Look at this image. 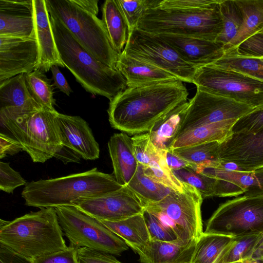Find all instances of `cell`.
Instances as JSON below:
<instances>
[{
	"label": "cell",
	"instance_id": "6da1fadb",
	"mask_svg": "<svg viewBox=\"0 0 263 263\" xmlns=\"http://www.w3.org/2000/svg\"><path fill=\"white\" fill-rule=\"evenodd\" d=\"M188 91L180 80L127 87L110 100L112 127L130 135L148 132L168 112L187 101Z\"/></svg>",
	"mask_w": 263,
	"mask_h": 263
},
{
	"label": "cell",
	"instance_id": "7a4b0ae2",
	"mask_svg": "<svg viewBox=\"0 0 263 263\" xmlns=\"http://www.w3.org/2000/svg\"><path fill=\"white\" fill-rule=\"evenodd\" d=\"M49 18L61 59L86 91L111 100L127 87L125 78L118 69L89 52L59 19L50 14Z\"/></svg>",
	"mask_w": 263,
	"mask_h": 263
},
{
	"label": "cell",
	"instance_id": "3957f363",
	"mask_svg": "<svg viewBox=\"0 0 263 263\" xmlns=\"http://www.w3.org/2000/svg\"><path fill=\"white\" fill-rule=\"evenodd\" d=\"M56 211L41 208L12 221L0 220V245L32 262L67 248Z\"/></svg>",
	"mask_w": 263,
	"mask_h": 263
},
{
	"label": "cell",
	"instance_id": "277c9868",
	"mask_svg": "<svg viewBox=\"0 0 263 263\" xmlns=\"http://www.w3.org/2000/svg\"><path fill=\"white\" fill-rule=\"evenodd\" d=\"M122 186L114 175L93 168L66 176L32 181L22 192L25 205L41 208L74 205L80 200L102 196Z\"/></svg>",
	"mask_w": 263,
	"mask_h": 263
},
{
	"label": "cell",
	"instance_id": "5b68a950",
	"mask_svg": "<svg viewBox=\"0 0 263 263\" xmlns=\"http://www.w3.org/2000/svg\"><path fill=\"white\" fill-rule=\"evenodd\" d=\"M58 112L45 108L23 110L0 108L2 127L21 144L34 162L44 163L63 146Z\"/></svg>",
	"mask_w": 263,
	"mask_h": 263
},
{
	"label": "cell",
	"instance_id": "8992f818",
	"mask_svg": "<svg viewBox=\"0 0 263 263\" xmlns=\"http://www.w3.org/2000/svg\"><path fill=\"white\" fill-rule=\"evenodd\" d=\"M219 2L206 9L163 8L148 9L136 29L158 35L173 34L216 41L223 29Z\"/></svg>",
	"mask_w": 263,
	"mask_h": 263
},
{
	"label": "cell",
	"instance_id": "52a82bcc",
	"mask_svg": "<svg viewBox=\"0 0 263 263\" xmlns=\"http://www.w3.org/2000/svg\"><path fill=\"white\" fill-rule=\"evenodd\" d=\"M45 2L49 14L59 19L84 48L102 63L117 69L120 54L114 48L102 20L71 0Z\"/></svg>",
	"mask_w": 263,
	"mask_h": 263
},
{
	"label": "cell",
	"instance_id": "ba28073f",
	"mask_svg": "<svg viewBox=\"0 0 263 263\" xmlns=\"http://www.w3.org/2000/svg\"><path fill=\"white\" fill-rule=\"evenodd\" d=\"M182 183V192L173 191L162 200L143 206L170 229L179 240L190 243L197 241L204 232L201 212L203 198L195 187Z\"/></svg>",
	"mask_w": 263,
	"mask_h": 263
},
{
	"label": "cell",
	"instance_id": "9c48e42d",
	"mask_svg": "<svg viewBox=\"0 0 263 263\" xmlns=\"http://www.w3.org/2000/svg\"><path fill=\"white\" fill-rule=\"evenodd\" d=\"M64 235L78 248L120 255L128 246L101 221L74 205L54 208Z\"/></svg>",
	"mask_w": 263,
	"mask_h": 263
},
{
	"label": "cell",
	"instance_id": "30bf717a",
	"mask_svg": "<svg viewBox=\"0 0 263 263\" xmlns=\"http://www.w3.org/2000/svg\"><path fill=\"white\" fill-rule=\"evenodd\" d=\"M193 83L197 89L246 104L263 108V82L235 70L213 65L197 69Z\"/></svg>",
	"mask_w": 263,
	"mask_h": 263
},
{
	"label": "cell",
	"instance_id": "8fae6325",
	"mask_svg": "<svg viewBox=\"0 0 263 263\" xmlns=\"http://www.w3.org/2000/svg\"><path fill=\"white\" fill-rule=\"evenodd\" d=\"M204 233L233 237L263 234V195H244L222 203L207 221Z\"/></svg>",
	"mask_w": 263,
	"mask_h": 263
},
{
	"label": "cell",
	"instance_id": "7c38bea8",
	"mask_svg": "<svg viewBox=\"0 0 263 263\" xmlns=\"http://www.w3.org/2000/svg\"><path fill=\"white\" fill-rule=\"evenodd\" d=\"M122 52L164 70L182 82H193L197 69L157 35L135 29L129 33Z\"/></svg>",
	"mask_w": 263,
	"mask_h": 263
},
{
	"label": "cell",
	"instance_id": "4fadbf2b",
	"mask_svg": "<svg viewBox=\"0 0 263 263\" xmlns=\"http://www.w3.org/2000/svg\"><path fill=\"white\" fill-rule=\"evenodd\" d=\"M255 109L246 104L197 88L195 96L189 102L177 135L199 126L231 119L238 120Z\"/></svg>",
	"mask_w": 263,
	"mask_h": 263
},
{
	"label": "cell",
	"instance_id": "5bb4252c",
	"mask_svg": "<svg viewBox=\"0 0 263 263\" xmlns=\"http://www.w3.org/2000/svg\"><path fill=\"white\" fill-rule=\"evenodd\" d=\"M74 206L99 220L110 221L121 220L144 211L141 200L127 185L102 196L80 200Z\"/></svg>",
	"mask_w": 263,
	"mask_h": 263
},
{
	"label": "cell",
	"instance_id": "9a60e30c",
	"mask_svg": "<svg viewBox=\"0 0 263 263\" xmlns=\"http://www.w3.org/2000/svg\"><path fill=\"white\" fill-rule=\"evenodd\" d=\"M39 60L35 36H0V82L36 70Z\"/></svg>",
	"mask_w": 263,
	"mask_h": 263
},
{
	"label": "cell",
	"instance_id": "2e32d148",
	"mask_svg": "<svg viewBox=\"0 0 263 263\" xmlns=\"http://www.w3.org/2000/svg\"><path fill=\"white\" fill-rule=\"evenodd\" d=\"M221 162L236 163L245 171L263 168V128L250 134H233L219 147Z\"/></svg>",
	"mask_w": 263,
	"mask_h": 263
},
{
	"label": "cell",
	"instance_id": "e0dca14e",
	"mask_svg": "<svg viewBox=\"0 0 263 263\" xmlns=\"http://www.w3.org/2000/svg\"><path fill=\"white\" fill-rule=\"evenodd\" d=\"M157 35L173 47L183 60L196 69L213 64L224 53L223 44L217 41L173 34Z\"/></svg>",
	"mask_w": 263,
	"mask_h": 263
},
{
	"label": "cell",
	"instance_id": "ac0fdd59",
	"mask_svg": "<svg viewBox=\"0 0 263 263\" xmlns=\"http://www.w3.org/2000/svg\"><path fill=\"white\" fill-rule=\"evenodd\" d=\"M32 4L34 34L39 52L36 70L45 72L53 65L64 67L55 42L45 0H32Z\"/></svg>",
	"mask_w": 263,
	"mask_h": 263
},
{
	"label": "cell",
	"instance_id": "d6986e66",
	"mask_svg": "<svg viewBox=\"0 0 263 263\" xmlns=\"http://www.w3.org/2000/svg\"><path fill=\"white\" fill-rule=\"evenodd\" d=\"M58 118L63 144L85 160H94L100 156L99 145L88 123L79 116L58 112Z\"/></svg>",
	"mask_w": 263,
	"mask_h": 263
},
{
	"label": "cell",
	"instance_id": "ffe728a7",
	"mask_svg": "<svg viewBox=\"0 0 263 263\" xmlns=\"http://www.w3.org/2000/svg\"><path fill=\"white\" fill-rule=\"evenodd\" d=\"M32 0H0V36H34Z\"/></svg>",
	"mask_w": 263,
	"mask_h": 263
},
{
	"label": "cell",
	"instance_id": "44dd1931",
	"mask_svg": "<svg viewBox=\"0 0 263 263\" xmlns=\"http://www.w3.org/2000/svg\"><path fill=\"white\" fill-rule=\"evenodd\" d=\"M116 68L125 78L127 87L179 80L164 70L123 52L119 57Z\"/></svg>",
	"mask_w": 263,
	"mask_h": 263
},
{
	"label": "cell",
	"instance_id": "7402d4cb",
	"mask_svg": "<svg viewBox=\"0 0 263 263\" xmlns=\"http://www.w3.org/2000/svg\"><path fill=\"white\" fill-rule=\"evenodd\" d=\"M114 176L121 186L127 185L138 168L132 138L125 133L114 134L108 142Z\"/></svg>",
	"mask_w": 263,
	"mask_h": 263
},
{
	"label": "cell",
	"instance_id": "603a6c76",
	"mask_svg": "<svg viewBox=\"0 0 263 263\" xmlns=\"http://www.w3.org/2000/svg\"><path fill=\"white\" fill-rule=\"evenodd\" d=\"M197 241L185 243L151 240L140 253V263H191Z\"/></svg>",
	"mask_w": 263,
	"mask_h": 263
},
{
	"label": "cell",
	"instance_id": "cb8c5ba5",
	"mask_svg": "<svg viewBox=\"0 0 263 263\" xmlns=\"http://www.w3.org/2000/svg\"><path fill=\"white\" fill-rule=\"evenodd\" d=\"M237 120L231 119L190 129L177 135L167 149L191 146L204 143H222L232 135V127Z\"/></svg>",
	"mask_w": 263,
	"mask_h": 263
},
{
	"label": "cell",
	"instance_id": "d4e9b609",
	"mask_svg": "<svg viewBox=\"0 0 263 263\" xmlns=\"http://www.w3.org/2000/svg\"><path fill=\"white\" fill-rule=\"evenodd\" d=\"M100 221L138 255L151 240L143 213L119 221Z\"/></svg>",
	"mask_w": 263,
	"mask_h": 263
},
{
	"label": "cell",
	"instance_id": "484cf974",
	"mask_svg": "<svg viewBox=\"0 0 263 263\" xmlns=\"http://www.w3.org/2000/svg\"><path fill=\"white\" fill-rule=\"evenodd\" d=\"M189 102L183 101L158 121L148 132L152 143L166 150L177 135L185 115Z\"/></svg>",
	"mask_w": 263,
	"mask_h": 263
},
{
	"label": "cell",
	"instance_id": "4316f807",
	"mask_svg": "<svg viewBox=\"0 0 263 263\" xmlns=\"http://www.w3.org/2000/svg\"><path fill=\"white\" fill-rule=\"evenodd\" d=\"M14 108L23 110L42 108L29 92L24 73L0 82V108Z\"/></svg>",
	"mask_w": 263,
	"mask_h": 263
},
{
	"label": "cell",
	"instance_id": "83f0119b",
	"mask_svg": "<svg viewBox=\"0 0 263 263\" xmlns=\"http://www.w3.org/2000/svg\"><path fill=\"white\" fill-rule=\"evenodd\" d=\"M102 20L111 43L119 54L123 51L129 36L126 18L117 0H106L102 8Z\"/></svg>",
	"mask_w": 263,
	"mask_h": 263
},
{
	"label": "cell",
	"instance_id": "f1b7e54d",
	"mask_svg": "<svg viewBox=\"0 0 263 263\" xmlns=\"http://www.w3.org/2000/svg\"><path fill=\"white\" fill-rule=\"evenodd\" d=\"M196 170L215 179L235 182L244 190L245 195H263V168L251 171H230L213 167L196 168Z\"/></svg>",
	"mask_w": 263,
	"mask_h": 263
},
{
	"label": "cell",
	"instance_id": "f546056e",
	"mask_svg": "<svg viewBox=\"0 0 263 263\" xmlns=\"http://www.w3.org/2000/svg\"><path fill=\"white\" fill-rule=\"evenodd\" d=\"M243 14V22L235 38L224 47V52L236 48L252 35L263 30V0H236Z\"/></svg>",
	"mask_w": 263,
	"mask_h": 263
},
{
	"label": "cell",
	"instance_id": "4dcf8cb0",
	"mask_svg": "<svg viewBox=\"0 0 263 263\" xmlns=\"http://www.w3.org/2000/svg\"><path fill=\"white\" fill-rule=\"evenodd\" d=\"M233 239L229 235L203 232L196 242L191 263H217Z\"/></svg>",
	"mask_w": 263,
	"mask_h": 263
},
{
	"label": "cell",
	"instance_id": "1f68e13d",
	"mask_svg": "<svg viewBox=\"0 0 263 263\" xmlns=\"http://www.w3.org/2000/svg\"><path fill=\"white\" fill-rule=\"evenodd\" d=\"M143 169L148 177L174 191L181 193L184 191L183 183L177 178L167 164L166 150L158 148L153 144L149 162Z\"/></svg>",
	"mask_w": 263,
	"mask_h": 263
},
{
	"label": "cell",
	"instance_id": "d6a6232c",
	"mask_svg": "<svg viewBox=\"0 0 263 263\" xmlns=\"http://www.w3.org/2000/svg\"><path fill=\"white\" fill-rule=\"evenodd\" d=\"M127 185L139 198L143 205L159 202L173 191L148 177L143 166L139 163L136 172Z\"/></svg>",
	"mask_w": 263,
	"mask_h": 263
},
{
	"label": "cell",
	"instance_id": "836d02e7",
	"mask_svg": "<svg viewBox=\"0 0 263 263\" xmlns=\"http://www.w3.org/2000/svg\"><path fill=\"white\" fill-rule=\"evenodd\" d=\"M220 144L218 142H211L170 151L196 165V168H218L221 162L218 153Z\"/></svg>",
	"mask_w": 263,
	"mask_h": 263
},
{
	"label": "cell",
	"instance_id": "e575fe53",
	"mask_svg": "<svg viewBox=\"0 0 263 263\" xmlns=\"http://www.w3.org/2000/svg\"><path fill=\"white\" fill-rule=\"evenodd\" d=\"M220 9L223 29L216 41L224 47L236 36L243 22V14L236 0H220Z\"/></svg>",
	"mask_w": 263,
	"mask_h": 263
},
{
	"label": "cell",
	"instance_id": "d590c367",
	"mask_svg": "<svg viewBox=\"0 0 263 263\" xmlns=\"http://www.w3.org/2000/svg\"><path fill=\"white\" fill-rule=\"evenodd\" d=\"M27 87L35 101L42 108L55 110V100L51 80L39 70L24 73Z\"/></svg>",
	"mask_w": 263,
	"mask_h": 263
},
{
	"label": "cell",
	"instance_id": "8d00e7d4",
	"mask_svg": "<svg viewBox=\"0 0 263 263\" xmlns=\"http://www.w3.org/2000/svg\"><path fill=\"white\" fill-rule=\"evenodd\" d=\"M263 240V234L234 237L217 263H234L253 257Z\"/></svg>",
	"mask_w": 263,
	"mask_h": 263
},
{
	"label": "cell",
	"instance_id": "74e56055",
	"mask_svg": "<svg viewBox=\"0 0 263 263\" xmlns=\"http://www.w3.org/2000/svg\"><path fill=\"white\" fill-rule=\"evenodd\" d=\"M210 65L239 71L263 82V58L245 57L226 52Z\"/></svg>",
	"mask_w": 263,
	"mask_h": 263
},
{
	"label": "cell",
	"instance_id": "f35d334b",
	"mask_svg": "<svg viewBox=\"0 0 263 263\" xmlns=\"http://www.w3.org/2000/svg\"><path fill=\"white\" fill-rule=\"evenodd\" d=\"M174 175L181 182L195 187L203 198L214 196L216 179L209 177L191 167L172 171Z\"/></svg>",
	"mask_w": 263,
	"mask_h": 263
},
{
	"label": "cell",
	"instance_id": "ab89813d",
	"mask_svg": "<svg viewBox=\"0 0 263 263\" xmlns=\"http://www.w3.org/2000/svg\"><path fill=\"white\" fill-rule=\"evenodd\" d=\"M126 18L129 33L136 29L140 18L151 8L157 6L160 0H117Z\"/></svg>",
	"mask_w": 263,
	"mask_h": 263
},
{
	"label": "cell",
	"instance_id": "60d3db41",
	"mask_svg": "<svg viewBox=\"0 0 263 263\" xmlns=\"http://www.w3.org/2000/svg\"><path fill=\"white\" fill-rule=\"evenodd\" d=\"M143 216L151 240L166 242L179 240L174 232L154 215L144 210Z\"/></svg>",
	"mask_w": 263,
	"mask_h": 263
},
{
	"label": "cell",
	"instance_id": "b9f144b4",
	"mask_svg": "<svg viewBox=\"0 0 263 263\" xmlns=\"http://www.w3.org/2000/svg\"><path fill=\"white\" fill-rule=\"evenodd\" d=\"M263 128V108L256 109L238 119L232 127L233 134L255 133Z\"/></svg>",
	"mask_w": 263,
	"mask_h": 263
},
{
	"label": "cell",
	"instance_id": "7bdbcfd3",
	"mask_svg": "<svg viewBox=\"0 0 263 263\" xmlns=\"http://www.w3.org/2000/svg\"><path fill=\"white\" fill-rule=\"evenodd\" d=\"M26 180L19 172L11 167L9 163L0 162V190L12 193L17 187L26 185Z\"/></svg>",
	"mask_w": 263,
	"mask_h": 263
},
{
	"label": "cell",
	"instance_id": "ee69618b",
	"mask_svg": "<svg viewBox=\"0 0 263 263\" xmlns=\"http://www.w3.org/2000/svg\"><path fill=\"white\" fill-rule=\"evenodd\" d=\"M226 52H232L245 57L263 58V32L260 31L252 35L236 48Z\"/></svg>",
	"mask_w": 263,
	"mask_h": 263
},
{
	"label": "cell",
	"instance_id": "f6af8a7d",
	"mask_svg": "<svg viewBox=\"0 0 263 263\" xmlns=\"http://www.w3.org/2000/svg\"><path fill=\"white\" fill-rule=\"evenodd\" d=\"M78 247L70 243L63 250L41 256L34 259L33 263H79Z\"/></svg>",
	"mask_w": 263,
	"mask_h": 263
},
{
	"label": "cell",
	"instance_id": "bcb514c9",
	"mask_svg": "<svg viewBox=\"0 0 263 263\" xmlns=\"http://www.w3.org/2000/svg\"><path fill=\"white\" fill-rule=\"evenodd\" d=\"M79 263H122L112 254L87 248H79Z\"/></svg>",
	"mask_w": 263,
	"mask_h": 263
},
{
	"label": "cell",
	"instance_id": "7dc6e473",
	"mask_svg": "<svg viewBox=\"0 0 263 263\" xmlns=\"http://www.w3.org/2000/svg\"><path fill=\"white\" fill-rule=\"evenodd\" d=\"M220 0H162L158 6L163 8L206 9L213 7Z\"/></svg>",
	"mask_w": 263,
	"mask_h": 263
},
{
	"label": "cell",
	"instance_id": "c3c4849f",
	"mask_svg": "<svg viewBox=\"0 0 263 263\" xmlns=\"http://www.w3.org/2000/svg\"><path fill=\"white\" fill-rule=\"evenodd\" d=\"M244 193V190L235 182L227 179H216L214 196L233 197Z\"/></svg>",
	"mask_w": 263,
	"mask_h": 263
},
{
	"label": "cell",
	"instance_id": "681fc988",
	"mask_svg": "<svg viewBox=\"0 0 263 263\" xmlns=\"http://www.w3.org/2000/svg\"><path fill=\"white\" fill-rule=\"evenodd\" d=\"M19 142L10 135L0 133V158L13 155L22 151Z\"/></svg>",
	"mask_w": 263,
	"mask_h": 263
},
{
	"label": "cell",
	"instance_id": "f907efd6",
	"mask_svg": "<svg viewBox=\"0 0 263 263\" xmlns=\"http://www.w3.org/2000/svg\"><path fill=\"white\" fill-rule=\"evenodd\" d=\"M167 164L172 171L178 170L185 167H191L196 170V165L175 155L169 149L166 150Z\"/></svg>",
	"mask_w": 263,
	"mask_h": 263
},
{
	"label": "cell",
	"instance_id": "816d5d0a",
	"mask_svg": "<svg viewBox=\"0 0 263 263\" xmlns=\"http://www.w3.org/2000/svg\"><path fill=\"white\" fill-rule=\"evenodd\" d=\"M50 70L51 71L52 78L54 81V83L52 84V85L59 88L60 91L66 94L67 96H69L71 92H72V90L68 84L66 78L60 71L59 66L57 65H53L51 67Z\"/></svg>",
	"mask_w": 263,
	"mask_h": 263
},
{
	"label": "cell",
	"instance_id": "f5cc1de1",
	"mask_svg": "<svg viewBox=\"0 0 263 263\" xmlns=\"http://www.w3.org/2000/svg\"><path fill=\"white\" fill-rule=\"evenodd\" d=\"M61 160L65 164L68 162H79L82 158L80 155L65 145L56 153L54 157Z\"/></svg>",
	"mask_w": 263,
	"mask_h": 263
},
{
	"label": "cell",
	"instance_id": "db71d44e",
	"mask_svg": "<svg viewBox=\"0 0 263 263\" xmlns=\"http://www.w3.org/2000/svg\"><path fill=\"white\" fill-rule=\"evenodd\" d=\"M0 263H33L0 245Z\"/></svg>",
	"mask_w": 263,
	"mask_h": 263
},
{
	"label": "cell",
	"instance_id": "11a10c76",
	"mask_svg": "<svg viewBox=\"0 0 263 263\" xmlns=\"http://www.w3.org/2000/svg\"><path fill=\"white\" fill-rule=\"evenodd\" d=\"M72 2L80 8L97 15L99 12L98 1L97 0H71Z\"/></svg>",
	"mask_w": 263,
	"mask_h": 263
},
{
	"label": "cell",
	"instance_id": "9f6ffc18",
	"mask_svg": "<svg viewBox=\"0 0 263 263\" xmlns=\"http://www.w3.org/2000/svg\"><path fill=\"white\" fill-rule=\"evenodd\" d=\"M230 171H245L236 163L232 162H221L218 168Z\"/></svg>",
	"mask_w": 263,
	"mask_h": 263
},
{
	"label": "cell",
	"instance_id": "6f0895ef",
	"mask_svg": "<svg viewBox=\"0 0 263 263\" xmlns=\"http://www.w3.org/2000/svg\"><path fill=\"white\" fill-rule=\"evenodd\" d=\"M253 257H257L263 260V240Z\"/></svg>",
	"mask_w": 263,
	"mask_h": 263
},
{
	"label": "cell",
	"instance_id": "680465c9",
	"mask_svg": "<svg viewBox=\"0 0 263 263\" xmlns=\"http://www.w3.org/2000/svg\"><path fill=\"white\" fill-rule=\"evenodd\" d=\"M240 263H247V262H246V261L244 260V261H241Z\"/></svg>",
	"mask_w": 263,
	"mask_h": 263
},
{
	"label": "cell",
	"instance_id": "91938a15",
	"mask_svg": "<svg viewBox=\"0 0 263 263\" xmlns=\"http://www.w3.org/2000/svg\"><path fill=\"white\" fill-rule=\"evenodd\" d=\"M241 261L240 262H234V263H240Z\"/></svg>",
	"mask_w": 263,
	"mask_h": 263
},
{
	"label": "cell",
	"instance_id": "94428289",
	"mask_svg": "<svg viewBox=\"0 0 263 263\" xmlns=\"http://www.w3.org/2000/svg\"><path fill=\"white\" fill-rule=\"evenodd\" d=\"M263 32V30H261Z\"/></svg>",
	"mask_w": 263,
	"mask_h": 263
}]
</instances>
